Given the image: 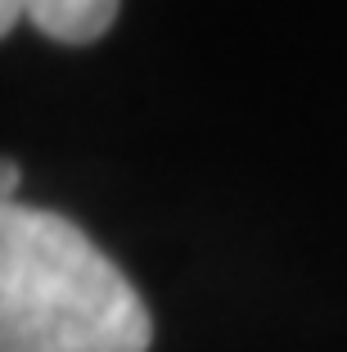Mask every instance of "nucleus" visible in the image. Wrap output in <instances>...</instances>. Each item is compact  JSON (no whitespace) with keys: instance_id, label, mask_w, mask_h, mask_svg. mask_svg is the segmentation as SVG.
I'll list each match as a JSON object with an SVG mask.
<instances>
[{"instance_id":"3","label":"nucleus","mask_w":347,"mask_h":352,"mask_svg":"<svg viewBox=\"0 0 347 352\" xmlns=\"http://www.w3.org/2000/svg\"><path fill=\"white\" fill-rule=\"evenodd\" d=\"M14 181H19V167H14V163H5V204H10V190H14Z\"/></svg>"},{"instance_id":"1","label":"nucleus","mask_w":347,"mask_h":352,"mask_svg":"<svg viewBox=\"0 0 347 352\" xmlns=\"http://www.w3.org/2000/svg\"><path fill=\"white\" fill-rule=\"evenodd\" d=\"M149 339L144 298L86 230L0 204V352H149Z\"/></svg>"},{"instance_id":"2","label":"nucleus","mask_w":347,"mask_h":352,"mask_svg":"<svg viewBox=\"0 0 347 352\" xmlns=\"http://www.w3.org/2000/svg\"><path fill=\"white\" fill-rule=\"evenodd\" d=\"M122 0H0V32H14L19 19H32L36 28L63 45H86L113 28Z\"/></svg>"}]
</instances>
